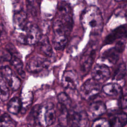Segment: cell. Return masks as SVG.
I'll return each instance as SVG.
<instances>
[{
  "label": "cell",
  "mask_w": 127,
  "mask_h": 127,
  "mask_svg": "<svg viewBox=\"0 0 127 127\" xmlns=\"http://www.w3.org/2000/svg\"><path fill=\"white\" fill-rule=\"evenodd\" d=\"M81 22L85 29H89L90 33L95 34H100L103 27V19L100 9L96 6L86 7L81 16Z\"/></svg>",
  "instance_id": "2"
},
{
  "label": "cell",
  "mask_w": 127,
  "mask_h": 127,
  "mask_svg": "<svg viewBox=\"0 0 127 127\" xmlns=\"http://www.w3.org/2000/svg\"><path fill=\"white\" fill-rule=\"evenodd\" d=\"M9 96V91L7 83L0 72V99L2 101H6Z\"/></svg>",
  "instance_id": "21"
},
{
  "label": "cell",
  "mask_w": 127,
  "mask_h": 127,
  "mask_svg": "<svg viewBox=\"0 0 127 127\" xmlns=\"http://www.w3.org/2000/svg\"><path fill=\"white\" fill-rule=\"evenodd\" d=\"M101 90L100 83L93 78L88 79L82 85L80 94L85 100L91 99L96 96Z\"/></svg>",
  "instance_id": "5"
},
{
  "label": "cell",
  "mask_w": 127,
  "mask_h": 127,
  "mask_svg": "<svg viewBox=\"0 0 127 127\" xmlns=\"http://www.w3.org/2000/svg\"><path fill=\"white\" fill-rule=\"evenodd\" d=\"M40 51L46 56H51L52 54V48L49 39L46 35H41L37 42Z\"/></svg>",
  "instance_id": "17"
},
{
  "label": "cell",
  "mask_w": 127,
  "mask_h": 127,
  "mask_svg": "<svg viewBox=\"0 0 127 127\" xmlns=\"http://www.w3.org/2000/svg\"><path fill=\"white\" fill-rule=\"evenodd\" d=\"M124 40L118 41L115 47L105 51L102 55V58L108 61L111 64H116L120 55L123 53L125 48V42Z\"/></svg>",
  "instance_id": "6"
},
{
  "label": "cell",
  "mask_w": 127,
  "mask_h": 127,
  "mask_svg": "<svg viewBox=\"0 0 127 127\" xmlns=\"http://www.w3.org/2000/svg\"><path fill=\"white\" fill-rule=\"evenodd\" d=\"M92 127H110L109 120H107L104 118H99L95 120L92 125Z\"/></svg>",
  "instance_id": "27"
},
{
  "label": "cell",
  "mask_w": 127,
  "mask_h": 127,
  "mask_svg": "<svg viewBox=\"0 0 127 127\" xmlns=\"http://www.w3.org/2000/svg\"><path fill=\"white\" fill-rule=\"evenodd\" d=\"M88 110L92 117H97L106 112V107L104 103L101 101H96L90 105Z\"/></svg>",
  "instance_id": "16"
},
{
  "label": "cell",
  "mask_w": 127,
  "mask_h": 127,
  "mask_svg": "<svg viewBox=\"0 0 127 127\" xmlns=\"http://www.w3.org/2000/svg\"><path fill=\"white\" fill-rule=\"evenodd\" d=\"M56 119V113L54 105L51 103H47L39 107L37 123L39 125L44 127L50 126L53 125Z\"/></svg>",
  "instance_id": "3"
},
{
  "label": "cell",
  "mask_w": 127,
  "mask_h": 127,
  "mask_svg": "<svg viewBox=\"0 0 127 127\" xmlns=\"http://www.w3.org/2000/svg\"><path fill=\"white\" fill-rule=\"evenodd\" d=\"M6 80L8 85L14 91L18 90L21 85L20 78L15 75L10 67L7 66H3L0 72Z\"/></svg>",
  "instance_id": "10"
},
{
  "label": "cell",
  "mask_w": 127,
  "mask_h": 127,
  "mask_svg": "<svg viewBox=\"0 0 127 127\" xmlns=\"http://www.w3.org/2000/svg\"><path fill=\"white\" fill-rule=\"evenodd\" d=\"M15 36L17 40L22 44L34 45L37 43L41 35L39 28L30 23L24 31L16 32Z\"/></svg>",
  "instance_id": "4"
},
{
  "label": "cell",
  "mask_w": 127,
  "mask_h": 127,
  "mask_svg": "<svg viewBox=\"0 0 127 127\" xmlns=\"http://www.w3.org/2000/svg\"><path fill=\"white\" fill-rule=\"evenodd\" d=\"M59 104L69 109L71 104V101L69 96L64 92H61L58 95Z\"/></svg>",
  "instance_id": "26"
},
{
  "label": "cell",
  "mask_w": 127,
  "mask_h": 127,
  "mask_svg": "<svg viewBox=\"0 0 127 127\" xmlns=\"http://www.w3.org/2000/svg\"><path fill=\"white\" fill-rule=\"evenodd\" d=\"M119 105L122 108H127V92L121 96L119 100Z\"/></svg>",
  "instance_id": "28"
},
{
  "label": "cell",
  "mask_w": 127,
  "mask_h": 127,
  "mask_svg": "<svg viewBox=\"0 0 127 127\" xmlns=\"http://www.w3.org/2000/svg\"><path fill=\"white\" fill-rule=\"evenodd\" d=\"M21 110V102L18 97L12 98L8 102L7 105L8 111L14 115L17 114Z\"/></svg>",
  "instance_id": "20"
},
{
  "label": "cell",
  "mask_w": 127,
  "mask_h": 127,
  "mask_svg": "<svg viewBox=\"0 0 127 127\" xmlns=\"http://www.w3.org/2000/svg\"><path fill=\"white\" fill-rule=\"evenodd\" d=\"M62 83L65 89L74 90L78 84L77 76L72 71H65L62 78Z\"/></svg>",
  "instance_id": "14"
},
{
  "label": "cell",
  "mask_w": 127,
  "mask_h": 127,
  "mask_svg": "<svg viewBox=\"0 0 127 127\" xmlns=\"http://www.w3.org/2000/svg\"><path fill=\"white\" fill-rule=\"evenodd\" d=\"M92 78L99 83L106 81L110 76L109 67L103 64H96L91 73Z\"/></svg>",
  "instance_id": "11"
},
{
  "label": "cell",
  "mask_w": 127,
  "mask_h": 127,
  "mask_svg": "<svg viewBox=\"0 0 127 127\" xmlns=\"http://www.w3.org/2000/svg\"><path fill=\"white\" fill-rule=\"evenodd\" d=\"M102 91L106 95L109 96H117L121 93V86L115 83H110L104 85L102 88Z\"/></svg>",
  "instance_id": "18"
},
{
  "label": "cell",
  "mask_w": 127,
  "mask_h": 127,
  "mask_svg": "<svg viewBox=\"0 0 127 127\" xmlns=\"http://www.w3.org/2000/svg\"><path fill=\"white\" fill-rule=\"evenodd\" d=\"M68 41L67 36L64 35H54L53 43L54 48L59 51L63 50Z\"/></svg>",
  "instance_id": "19"
},
{
  "label": "cell",
  "mask_w": 127,
  "mask_h": 127,
  "mask_svg": "<svg viewBox=\"0 0 127 127\" xmlns=\"http://www.w3.org/2000/svg\"><path fill=\"white\" fill-rule=\"evenodd\" d=\"M11 64L16 70L17 73L22 77L24 78L25 75V72L23 70V65L22 61L19 57L16 56L12 55L11 58L9 61Z\"/></svg>",
  "instance_id": "22"
},
{
  "label": "cell",
  "mask_w": 127,
  "mask_h": 127,
  "mask_svg": "<svg viewBox=\"0 0 127 127\" xmlns=\"http://www.w3.org/2000/svg\"><path fill=\"white\" fill-rule=\"evenodd\" d=\"M127 39V26H120L113 30L105 39V44H111L117 40Z\"/></svg>",
  "instance_id": "12"
},
{
  "label": "cell",
  "mask_w": 127,
  "mask_h": 127,
  "mask_svg": "<svg viewBox=\"0 0 127 127\" xmlns=\"http://www.w3.org/2000/svg\"><path fill=\"white\" fill-rule=\"evenodd\" d=\"M96 49L93 46L89 47L82 55L80 61V66L83 73H87L90 69L94 61Z\"/></svg>",
  "instance_id": "8"
},
{
  "label": "cell",
  "mask_w": 127,
  "mask_h": 127,
  "mask_svg": "<svg viewBox=\"0 0 127 127\" xmlns=\"http://www.w3.org/2000/svg\"><path fill=\"white\" fill-rule=\"evenodd\" d=\"M110 127H124L127 124V115L124 112L114 114L110 117Z\"/></svg>",
  "instance_id": "15"
},
{
  "label": "cell",
  "mask_w": 127,
  "mask_h": 127,
  "mask_svg": "<svg viewBox=\"0 0 127 127\" xmlns=\"http://www.w3.org/2000/svg\"><path fill=\"white\" fill-rule=\"evenodd\" d=\"M88 117L84 111H74L68 112V124L71 126L85 127L88 126Z\"/></svg>",
  "instance_id": "7"
},
{
  "label": "cell",
  "mask_w": 127,
  "mask_h": 127,
  "mask_svg": "<svg viewBox=\"0 0 127 127\" xmlns=\"http://www.w3.org/2000/svg\"><path fill=\"white\" fill-rule=\"evenodd\" d=\"M127 73L126 65L124 63L120 64L115 70L113 79L115 80H121L126 75Z\"/></svg>",
  "instance_id": "23"
},
{
  "label": "cell",
  "mask_w": 127,
  "mask_h": 127,
  "mask_svg": "<svg viewBox=\"0 0 127 127\" xmlns=\"http://www.w3.org/2000/svg\"><path fill=\"white\" fill-rule=\"evenodd\" d=\"M6 33L3 26L0 24V42H1L3 39H4Z\"/></svg>",
  "instance_id": "29"
},
{
  "label": "cell",
  "mask_w": 127,
  "mask_h": 127,
  "mask_svg": "<svg viewBox=\"0 0 127 127\" xmlns=\"http://www.w3.org/2000/svg\"><path fill=\"white\" fill-rule=\"evenodd\" d=\"M49 63L44 57L38 55L34 56L27 64V70L32 72H40L47 68Z\"/></svg>",
  "instance_id": "9"
},
{
  "label": "cell",
  "mask_w": 127,
  "mask_h": 127,
  "mask_svg": "<svg viewBox=\"0 0 127 127\" xmlns=\"http://www.w3.org/2000/svg\"><path fill=\"white\" fill-rule=\"evenodd\" d=\"M33 94L31 92H29L23 94L20 99L21 102V109H26L31 105L33 101Z\"/></svg>",
  "instance_id": "25"
},
{
  "label": "cell",
  "mask_w": 127,
  "mask_h": 127,
  "mask_svg": "<svg viewBox=\"0 0 127 127\" xmlns=\"http://www.w3.org/2000/svg\"><path fill=\"white\" fill-rule=\"evenodd\" d=\"M16 125V122L8 114L4 113L0 116V127H15Z\"/></svg>",
  "instance_id": "24"
},
{
  "label": "cell",
  "mask_w": 127,
  "mask_h": 127,
  "mask_svg": "<svg viewBox=\"0 0 127 127\" xmlns=\"http://www.w3.org/2000/svg\"><path fill=\"white\" fill-rule=\"evenodd\" d=\"M72 24V15L69 5L65 1L60 2L53 22L54 34L65 35L68 36L71 30Z\"/></svg>",
  "instance_id": "1"
},
{
  "label": "cell",
  "mask_w": 127,
  "mask_h": 127,
  "mask_svg": "<svg viewBox=\"0 0 127 127\" xmlns=\"http://www.w3.org/2000/svg\"><path fill=\"white\" fill-rule=\"evenodd\" d=\"M117 1H125L126 0H115Z\"/></svg>",
  "instance_id": "30"
},
{
  "label": "cell",
  "mask_w": 127,
  "mask_h": 127,
  "mask_svg": "<svg viewBox=\"0 0 127 127\" xmlns=\"http://www.w3.org/2000/svg\"><path fill=\"white\" fill-rule=\"evenodd\" d=\"M13 24L17 32H22L25 31L30 23L28 21L26 13L23 11H20L14 14Z\"/></svg>",
  "instance_id": "13"
},
{
  "label": "cell",
  "mask_w": 127,
  "mask_h": 127,
  "mask_svg": "<svg viewBox=\"0 0 127 127\" xmlns=\"http://www.w3.org/2000/svg\"><path fill=\"white\" fill-rule=\"evenodd\" d=\"M29 1H32V0H28Z\"/></svg>",
  "instance_id": "31"
}]
</instances>
